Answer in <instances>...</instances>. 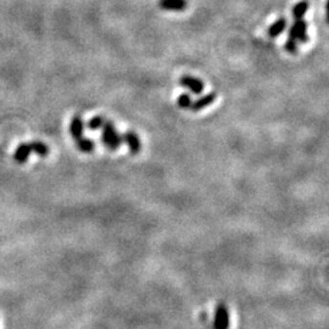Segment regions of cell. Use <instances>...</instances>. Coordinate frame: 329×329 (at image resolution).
<instances>
[{
    "mask_svg": "<svg viewBox=\"0 0 329 329\" xmlns=\"http://www.w3.org/2000/svg\"><path fill=\"white\" fill-rule=\"evenodd\" d=\"M215 329H228L229 328V313L226 306L223 304L219 305L215 315Z\"/></svg>",
    "mask_w": 329,
    "mask_h": 329,
    "instance_id": "277c9868",
    "label": "cell"
},
{
    "mask_svg": "<svg viewBox=\"0 0 329 329\" xmlns=\"http://www.w3.org/2000/svg\"><path fill=\"white\" fill-rule=\"evenodd\" d=\"M307 23L304 19H296L295 22H294L293 26L290 27L289 29V34H288V39H291L294 42H300V43H306L308 39L307 33Z\"/></svg>",
    "mask_w": 329,
    "mask_h": 329,
    "instance_id": "7a4b0ae2",
    "label": "cell"
},
{
    "mask_svg": "<svg viewBox=\"0 0 329 329\" xmlns=\"http://www.w3.org/2000/svg\"><path fill=\"white\" fill-rule=\"evenodd\" d=\"M31 153H32L31 143H28V144H27V143L20 144L14 154V160L17 162V164H24V162H27V160H28Z\"/></svg>",
    "mask_w": 329,
    "mask_h": 329,
    "instance_id": "9c48e42d",
    "label": "cell"
},
{
    "mask_svg": "<svg viewBox=\"0 0 329 329\" xmlns=\"http://www.w3.org/2000/svg\"><path fill=\"white\" fill-rule=\"evenodd\" d=\"M76 144H77V148L80 152L86 153V154H89L94 150V143L93 140L88 139V138L82 137L81 139L76 140Z\"/></svg>",
    "mask_w": 329,
    "mask_h": 329,
    "instance_id": "7c38bea8",
    "label": "cell"
},
{
    "mask_svg": "<svg viewBox=\"0 0 329 329\" xmlns=\"http://www.w3.org/2000/svg\"><path fill=\"white\" fill-rule=\"evenodd\" d=\"M179 84L189 89L193 94H201L204 91L205 84L201 80L193 76H183L179 78Z\"/></svg>",
    "mask_w": 329,
    "mask_h": 329,
    "instance_id": "3957f363",
    "label": "cell"
},
{
    "mask_svg": "<svg viewBox=\"0 0 329 329\" xmlns=\"http://www.w3.org/2000/svg\"><path fill=\"white\" fill-rule=\"evenodd\" d=\"M192 98H190L189 94H180L177 99V105L179 106L180 109H189L190 104H192Z\"/></svg>",
    "mask_w": 329,
    "mask_h": 329,
    "instance_id": "9a60e30c",
    "label": "cell"
},
{
    "mask_svg": "<svg viewBox=\"0 0 329 329\" xmlns=\"http://www.w3.org/2000/svg\"><path fill=\"white\" fill-rule=\"evenodd\" d=\"M105 121L106 120H104V117H101V116H95V117H93L91 120H89L88 128L90 131L100 130V128L103 127L104 123H105Z\"/></svg>",
    "mask_w": 329,
    "mask_h": 329,
    "instance_id": "5bb4252c",
    "label": "cell"
},
{
    "mask_svg": "<svg viewBox=\"0 0 329 329\" xmlns=\"http://www.w3.org/2000/svg\"><path fill=\"white\" fill-rule=\"evenodd\" d=\"M101 143L111 152H116L122 144V135H120L116 131L115 126L110 121H105V123L101 127Z\"/></svg>",
    "mask_w": 329,
    "mask_h": 329,
    "instance_id": "6da1fadb",
    "label": "cell"
},
{
    "mask_svg": "<svg viewBox=\"0 0 329 329\" xmlns=\"http://www.w3.org/2000/svg\"><path fill=\"white\" fill-rule=\"evenodd\" d=\"M215 100H216V93H209L206 94V95L201 96V98L197 99V100L192 101L189 110L200 111L202 110V109L207 108L209 105H211Z\"/></svg>",
    "mask_w": 329,
    "mask_h": 329,
    "instance_id": "8992f818",
    "label": "cell"
},
{
    "mask_svg": "<svg viewBox=\"0 0 329 329\" xmlns=\"http://www.w3.org/2000/svg\"><path fill=\"white\" fill-rule=\"evenodd\" d=\"M31 147H32V152L38 154L39 156L44 157V156H46V155H49V147L44 144V143L38 142V140H37V142L31 143Z\"/></svg>",
    "mask_w": 329,
    "mask_h": 329,
    "instance_id": "4fadbf2b",
    "label": "cell"
},
{
    "mask_svg": "<svg viewBox=\"0 0 329 329\" xmlns=\"http://www.w3.org/2000/svg\"><path fill=\"white\" fill-rule=\"evenodd\" d=\"M286 27V19H284V17H281V19L277 20L276 22H274L273 24H271L268 28V31H267V33H268V37H271V38H276V37H278L279 34L283 33V31L285 29Z\"/></svg>",
    "mask_w": 329,
    "mask_h": 329,
    "instance_id": "30bf717a",
    "label": "cell"
},
{
    "mask_svg": "<svg viewBox=\"0 0 329 329\" xmlns=\"http://www.w3.org/2000/svg\"><path fill=\"white\" fill-rule=\"evenodd\" d=\"M308 1L307 0H301V1H299L298 4L295 5V6L293 7V16L294 19H303L304 16H305V14L307 12L308 10Z\"/></svg>",
    "mask_w": 329,
    "mask_h": 329,
    "instance_id": "8fae6325",
    "label": "cell"
},
{
    "mask_svg": "<svg viewBox=\"0 0 329 329\" xmlns=\"http://www.w3.org/2000/svg\"><path fill=\"white\" fill-rule=\"evenodd\" d=\"M122 140L128 145L131 154H133V155L138 154V153L140 152V149H142V144H140L139 137L137 135V133L132 132V131L126 132L125 134L122 135Z\"/></svg>",
    "mask_w": 329,
    "mask_h": 329,
    "instance_id": "5b68a950",
    "label": "cell"
},
{
    "mask_svg": "<svg viewBox=\"0 0 329 329\" xmlns=\"http://www.w3.org/2000/svg\"><path fill=\"white\" fill-rule=\"evenodd\" d=\"M83 130H84V123L82 117H81L80 115L73 116L70 125V133L75 142L83 137Z\"/></svg>",
    "mask_w": 329,
    "mask_h": 329,
    "instance_id": "ba28073f",
    "label": "cell"
},
{
    "mask_svg": "<svg viewBox=\"0 0 329 329\" xmlns=\"http://www.w3.org/2000/svg\"><path fill=\"white\" fill-rule=\"evenodd\" d=\"M284 48H285V50L288 51V53L296 54V50H298V44H296V42L291 41V39H288V41L285 42Z\"/></svg>",
    "mask_w": 329,
    "mask_h": 329,
    "instance_id": "2e32d148",
    "label": "cell"
},
{
    "mask_svg": "<svg viewBox=\"0 0 329 329\" xmlns=\"http://www.w3.org/2000/svg\"><path fill=\"white\" fill-rule=\"evenodd\" d=\"M159 6L167 11H183L187 9V0H160Z\"/></svg>",
    "mask_w": 329,
    "mask_h": 329,
    "instance_id": "52a82bcc",
    "label": "cell"
}]
</instances>
